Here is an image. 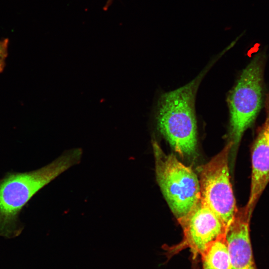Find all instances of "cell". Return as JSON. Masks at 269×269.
<instances>
[{
	"label": "cell",
	"instance_id": "6da1fadb",
	"mask_svg": "<svg viewBox=\"0 0 269 269\" xmlns=\"http://www.w3.org/2000/svg\"><path fill=\"white\" fill-rule=\"evenodd\" d=\"M82 155L81 148L71 149L40 168L8 172L0 179V236L10 239L19 236L23 229L19 219L23 208L44 186L78 164Z\"/></svg>",
	"mask_w": 269,
	"mask_h": 269
},
{
	"label": "cell",
	"instance_id": "7a4b0ae2",
	"mask_svg": "<svg viewBox=\"0 0 269 269\" xmlns=\"http://www.w3.org/2000/svg\"><path fill=\"white\" fill-rule=\"evenodd\" d=\"M200 77L160 97L156 115L157 128L171 147L182 156L196 151L197 125L194 103Z\"/></svg>",
	"mask_w": 269,
	"mask_h": 269
},
{
	"label": "cell",
	"instance_id": "3957f363",
	"mask_svg": "<svg viewBox=\"0 0 269 269\" xmlns=\"http://www.w3.org/2000/svg\"><path fill=\"white\" fill-rule=\"evenodd\" d=\"M265 55L256 54L244 69L228 98L230 113L229 142L234 154L245 132L254 123L264 105Z\"/></svg>",
	"mask_w": 269,
	"mask_h": 269
},
{
	"label": "cell",
	"instance_id": "277c9868",
	"mask_svg": "<svg viewBox=\"0 0 269 269\" xmlns=\"http://www.w3.org/2000/svg\"><path fill=\"white\" fill-rule=\"evenodd\" d=\"M156 180L177 219L186 215L200 196L199 179L173 153L166 154L152 142Z\"/></svg>",
	"mask_w": 269,
	"mask_h": 269
},
{
	"label": "cell",
	"instance_id": "5b68a950",
	"mask_svg": "<svg viewBox=\"0 0 269 269\" xmlns=\"http://www.w3.org/2000/svg\"><path fill=\"white\" fill-rule=\"evenodd\" d=\"M232 145L228 142L209 161L199 167L200 199L215 213L227 229L238 210L229 168Z\"/></svg>",
	"mask_w": 269,
	"mask_h": 269
},
{
	"label": "cell",
	"instance_id": "8992f818",
	"mask_svg": "<svg viewBox=\"0 0 269 269\" xmlns=\"http://www.w3.org/2000/svg\"><path fill=\"white\" fill-rule=\"evenodd\" d=\"M177 220L183 230V238L177 244L164 247L168 259L188 248L195 260L211 242L227 231L220 219L200 197L190 211Z\"/></svg>",
	"mask_w": 269,
	"mask_h": 269
},
{
	"label": "cell",
	"instance_id": "52a82bcc",
	"mask_svg": "<svg viewBox=\"0 0 269 269\" xmlns=\"http://www.w3.org/2000/svg\"><path fill=\"white\" fill-rule=\"evenodd\" d=\"M266 116L258 129L252 147V174L250 196L245 207L251 216L257 201L269 182V93L265 97Z\"/></svg>",
	"mask_w": 269,
	"mask_h": 269
},
{
	"label": "cell",
	"instance_id": "ba28073f",
	"mask_svg": "<svg viewBox=\"0 0 269 269\" xmlns=\"http://www.w3.org/2000/svg\"><path fill=\"white\" fill-rule=\"evenodd\" d=\"M251 216L245 207L238 209L227 228L226 237L229 257V269H257L250 237Z\"/></svg>",
	"mask_w": 269,
	"mask_h": 269
},
{
	"label": "cell",
	"instance_id": "9c48e42d",
	"mask_svg": "<svg viewBox=\"0 0 269 269\" xmlns=\"http://www.w3.org/2000/svg\"><path fill=\"white\" fill-rule=\"evenodd\" d=\"M226 234L211 242L200 256L202 269H229Z\"/></svg>",
	"mask_w": 269,
	"mask_h": 269
},
{
	"label": "cell",
	"instance_id": "30bf717a",
	"mask_svg": "<svg viewBox=\"0 0 269 269\" xmlns=\"http://www.w3.org/2000/svg\"><path fill=\"white\" fill-rule=\"evenodd\" d=\"M8 38L0 40V74L3 71L5 67V60L8 56Z\"/></svg>",
	"mask_w": 269,
	"mask_h": 269
},
{
	"label": "cell",
	"instance_id": "8fae6325",
	"mask_svg": "<svg viewBox=\"0 0 269 269\" xmlns=\"http://www.w3.org/2000/svg\"><path fill=\"white\" fill-rule=\"evenodd\" d=\"M114 0H107V2L103 7V9L105 10H108L110 6L112 4Z\"/></svg>",
	"mask_w": 269,
	"mask_h": 269
}]
</instances>
